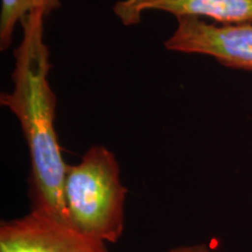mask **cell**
Segmentation results:
<instances>
[{
    "mask_svg": "<svg viewBox=\"0 0 252 252\" xmlns=\"http://www.w3.org/2000/svg\"><path fill=\"white\" fill-rule=\"evenodd\" d=\"M45 18L35 11L21 23L24 36L14 50L13 89L0 94V104L18 118L30 150L32 210L67 223L63 185L69 166L54 125L56 97L48 81L52 64L43 41Z\"/></svg>",
    "mask_w": 252,
    "mask_h": 252,
    "instance_id": "6da1fadb",
    "label": "cell"
},
{
    "mask_svg": "<svg viewBox=\"0 0 252 252\" xmlns=\"http://www.w3.org/2000/svg\"><path fill=\"white\" fill-rule=\"evenodd\" d=\"M126 194L115 154L100 145L90 147L65 175V222L88 237L116 243L124 231Z\"/></svg>",
    "mask_w": 252,
    "mask_h": 252,
    "instance_id": "7a4b0ae2",
    "label": "cell"
},
{
    "mask_svg": "<svg viewBox=\"0 0 252 252\" xmlns=\"http://www.w3.org/2000/svg\"><path fill=\"white\" fill-rule=\"evenodd\" d=\"M178 27L163 43L167 50L212 56L222 65L252 71V24H209L176 18Z\"/></svg>",
    "mask_w": 252,
    "mask_h": 252,
    "instance_id": "3957f363",
    "label": "cell"
},
{
    "mask_svg": "<svg viewBox=\"0 0 252 252\" xmlns=\"http://www.w3.org/2000/svg\"><path fill=\"white\" fill-rule=\"evenodd\" d=\"M0 252H109L104 242L31 210L0 225Z\"/></svg>",
    "mask_w": 252,
    "mask_h": 252,
    "instance_id": "277c9868",
    "label": "cell"
},
{
    "mask_svg": "<svg viewBox=\"0 0 252 252\" xmlns=\"http://www.w3.org/2000/svg\"><path fill=\"white\" fill-rule=\"evenodd\" d=\"M147 11L212 19L217 24H252V0H119L113 6V13L126 27L139 25Z\"/></svg>",
    "mask_w": 252,
    "mask_h": 252,
    "instance_id": "5b68a950",
    "label": "cell"
},
{
    "mask_svg": "<svg viewBox=\"0 0 252 252\" xmlns=\"http://www.w3.org/2000/svg\"><path fill=\"white\" fill-rule=\"evenodd\" d=\"M61 0H1L0 9V49H8L15 28L35 11L49 15L61 7Z\"/></svg>",
    "mask_w": 252,
    "mask_h": 252,
    "instance_id": "8992f818",
    "label": "cell"
},
{
    "mask_svg": "<svg viewBox=\"0 0 252 252\" xmlns=\"http://www.w3.org/2000/svg\"><path fill=\"white\" fill-rule=\"evenodd\" d=\"M168 252H213L206 244H194V245H186L169 250Z\"/></svg>",
    "mask_w": 252,
    "mask_h": 252,
    "instance_id": "52a82bcc",
    "label": "cell"
}]
</instances>
